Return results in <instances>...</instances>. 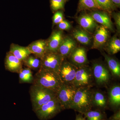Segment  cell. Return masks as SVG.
Masks as SVG:
<instances>
[{"instance_id": "obj_1", "label": "cell", "mask_w": 120, "mask_h": 120, "mask_svg": "<svg viewBox=\"0 0 120 120\" xmlns=\"http://www.w3.org/2000/svg\"><path fill=\"white\" fill-rule=\"evenodd\" d=\"M63 84L58 72L40 68L34 75L32 84L52 90L57 93Z\"/></svg>"}, {"instance_id": "obj_2", "label": "cell", "mask_w": 120, "mask_h": 120, "mask_svg": "<svg viewBox=\"0 0 120 120\" xmlns=\"http://www.w3.org/2000/svg\"><path fill=\"white\" fill-rule=\"evenodd\" d=\"M92 93L90 87L77 88L70 109L83 114L90 110L93 105Z\"/></svg>"}, {"instance_id": "obj_3", "label": "cell", "mask_w": 120, "mask_h": 120, "mask_svg": "<svg viewBox=\"0 0 120 120\" xmlns=\"http://www.w3.org/2000/svg\"><path fill=\"white\" fill-rule=\"evenodd\" d=\"M30 94L34 112L57 97V93L52 90L33 84L30 87Z\"/></svg>"}, {"instance_id": "obj_4", "label": "cell", "mask_w": 120, "mask_h": 120, "mask_svg": "<svg viewBox=\"0 0 120 120\" xmlns=\"http://www.w3.org/2000/svg\"><path fill=\"white\" fill-rule=\"evenodd\" d=\"M62 110L61 105L56 97L35 112L40 120H47L53 118Z\"/></svg>"}, {"instance_id": "obj_5", "label": "cell", "mask_w": 120, "mask_h": 120, "mask_svg": "<svg viewBox=\"0 0 120 120\" xmlns=\"http://www.w3.org/2000/svg\"><path fill=\"white\" fill-rule=\"evenodd\" d=\"M94 79L92 69L88 65H85L78 67L72 85L76 88L91 87Z\"/></svg>"}, {"instance_id": "obj_6", "label": "cell", "mask_w": 120, "mask_h": 120, "mask_svg": "<svg viewBox=\"0 0 120 120\" xmlns=\"http://www.w3.org/2000/svg\"><path fill=\"white\" fill-rule=\"evenodd\" d=\"M40 59L41 68L52 70L59 73L62 62L65 58L58 52L47 51Z\"/></svg>"}, {"instance_id": "obj_7", "label": "cell", "mask_w": 120, "mask_h": 120, "mask_svg": "<svg viewBox=\"0 0 120 120\" xmlns=\"http://www.w3.org/2000/svg\"><path fill=\"white\" fill-rule=\"evenodd\" d=\"M77 89L72 84L63 83L57 93V97L63 109H70Z\"/></svg>"}, {"instance_id": "obj_8", "label": "cell", "mask_w": 120, "mask_h": 120, "mask_svg": "<svg viewBox=\"0 0 120 120\" xmlns=\"http://www.w3.org/2000/svg\"><path fill=\"white\" fill-rule=\"evenodd\" d=\"M94 79L98 85L105 86L110 80V71L104 65L99 63H95L92 69Z\"/></svg>"}, {"instance_id": "obj_9", "label": "cell", "mask_w": 120, "mask_h": 120, "mask_svg": "<svg viewBox=\"0 0 120 120\" xmlns=\"http://www.w3.org/2000/svg\"><path fill=\"white\" fill-rule=\"evenodd\" d=\"M77 68L78 67L65 60V58L58 73L63 83L72 85Z\"/></svg>"}, {"instance_id": "obj_10", "label": "cell", "mask_w": 120, "mask_h": 120, "mask_svg": "<svg viewBox=\"0 0 120 120\" xmlns=\"http://www.w3.org/2000/svg\"><path fill=\"white\" fill-rule=\"evenodd\" d=\"M69 56L72 62V64L76 67L87 65V59L86 53L83 47H76Z\"/></svg>"}, {"instance_id": "obj_11", "label": "cell", "mask_w": 120, "mask_h": 120, "mask_svg": "<svg viewBox=\"0 0 120 120\" xmlns=\"http://www.w3.org/2000/svg\"><path fill=\"white\" fill-rule=\"evenodd\" d=\"M94 36L92 48L98 49L103 46L107 42L109 33L107 28L102 26L97 27Z\"/></svg>"}, {"instance_id": "obj_12", "label": "cell", "mask_w": 120, "mask_h": 120, "mask_svg": "<svg viewBox=\"0 0 120 120\" xmlns=\"http://www.w3.org/2000/svg\"><path fill=\"white\" fill-rule=\"evenodd\" d=\"M98 11L92 12L90 15L95 22L100 23L107 29L112 30V23L107 12Z\"/></svg>"}, {"instance_id": "obj_13", "label": "cell", "mask_w": 120, "mask_h": 120, "mask_svg": "<svg viewBox=\"0 0 120 120\" xmlns=\"http://www.w3.org/2000/svg\"><path fill=\"white\" fill-rule=\"evenodd\" d=\"M63 38L61 31L57 30L53 32L47 41V51L57 52Z\"/></svg>"}, {"instance_id": "obj_14", "label": "cell", "mask_w": 120, "mask_h": 120, "mask_svg": "<svg viewBox=\"0 0 120 120\" xmlns=\"http://www.w3.org/2000/svg\"><path fill=\"white\" fill-rule=\"evenodd\" d=\"M22 61L9 52L7 53L5 58V68L7 70L11 72L19 73L22 68Z\"/></svg>"}, {"instance_id": "obj_15", "label": "cell", "mask_w": 120, "mask_h": 120, "mask_svg": "<svg viewBox=\"0 0 120 120\" xmlns=\"http://www.w3.org/2000/svg\"><path fill=\"white\" fill-rule=\"evenodd\" d=\"M75 48L76 44L74 40L70 37H67L63 38L57 52L65 58L69 56Z\"/></svg>"}, {"instance_id": "obj_16", "label": "cell", "mask_w": 120, "mask_h": 120, "mask_svg": "<svg viewBox=\"0 0 120 120\" xmlns=\"http://www.w3.org/2000/svg\"><path fill=\"white\" fill-rule=\"evenodd\" d=\"M27 47L31 53L41 58L47 51V41L38 40L32 42Z\"/></svg>"}, {"instance_id": "obj_17", "label": "cell", "mask_w": 120, "mask_h": 120, "mask_svg": "<svg viewBox=\"0 0 120 120\" xmlns=\"http://www.w3.org/2000/svg\"><path fill=\"white\" fill-rule=\"evenodd\" d=\"M78 22L80 26L86 31H92L97 28L96 22L91 16L88 14H83L80 16Z\"/></svg>"}, {"instance_id": "obj_18", "label": "cell", "mask_w": 120, "mask_h": 120, "mask_svg": "<svg viewBox=\"0 0 120 120\" xmlns=\"http://www.w3.org/2000/svg\"><path fill=\"white\" fill-rule=\"evenodd\" d=\"M9 52L22 61H23L31 54L27 47L15 45H11Z\"/></svg>"}, {"instance_id": "obj_19", "label": "cell", "mask_w": 120, "mask_h": 120, "mask_svg": "<svg viewBox=\"0 0 120 120\" xmlns=\"http://www.w3.org/2000/svg\"><path fill=\"white\" fill-rule=\"evenodd\" d=\"M105 60L107 63L110 72L113 76L116 77L120 76V64L116 59L105 54H104Z\"/></svg>"}, {"instance_id": "obj_20", "label": "cell", "mask_w": 120, "mask_h": 120, "mask_svg": "<svg viewBox=\"0 0 120 120\" xmlns=\"http://www.w3.org/2000/svg\"><path fill=\"white\" fill-rule=\"evenodd\" d=\"M109 102L113 107H118L120 105V86H113L109 92Z\"/></svg>"}, {"instance_id": "obj_21", "label": "cell", "mask_w": 120, "mask_h": 120, "mask_svg": "<svg viewBox=\"0 0 120 120\" xmlns=\"http://www.w3.org/2000/svg\"><path fill=\"white\" fill-rule=\"evenodd\" d=\"M72 35L75 39L83 45H88L91 41L90 35L84 29H76L73 31Z\"/></svg>"}, {"instance_id": "obj_22", "label": "cell", "mask_w": 120, "mask_h": 120, "mask_svg": "<svg viewBox=\"0 0 120 120\" xmlns=\"http://www.w3.org/2000/svg\"><path fill=\"white\" fill-rule=\"evenodd\" d=\"M92 101L93 105L97 107L103 108L107 105V98L102 92L99 91L93 92Z\"/></svg>"}, {"instance_id": "obj_23", "label": "cell", "mask_w": 120, "mask_h": 120, "mask_svg": "<svg viewBox=\"0 0 120 120\" xmlns=\"http://www.w3.org/2000/svg\"><path fill=\"white\" fill-rule=\"evenodd\" d=\"M18 73L20 83H33L34 76L31 69L29 68H22Z\"/></svg>"}, {"instance_id": "obj_24", "label": "cell", "mask_w": 120, "mask_h": 120, "mask_svg": "<svg viewBox=\"0 0 120 120\" xmlns=\"http://www.w3.org/2000/svg\"><path fill=\"white\" fill-rule=\"evenodd\" d=\"M79 8L80 10H102L96 0H79Z\"/></svg>"}, {"instance_id": "obj_25", "label": "cell", "mask_w": 120, "mask_h": 120, "mask_svg": "<svg viewBox=\"0 0 120 120\" xmlns=\"http://www.w3.org/2000/svg\"><path fill=\"white\" fill-rule=\"evenodd\" d=\"M24 64L30 69L35 70L41 68V60L36 56H30L23 61Z\"/></svg>"}, {"instance_id": "obj_26", "label": "cell", "mask_w": 120, "mask_h": 120, "mask_svg": "<svg viewBox=\"0 0 120 120\" xmlns=\"http://www.w3.org/2000/svg\"><path fill=\"white\" fill-rule=\"evenodd\" d=\"M107 50L110 54L113 55L117 53L120 50V40L116 37L112 38L109 42Z\"/></svg>"}, {"instance_id": "obj_27", "label": "cell", "mask_w": 120, "mask_h": 120, "mask_svg": "<svg viewBox=\"0 0 120 120\" xmlns=\"http://www.w3.org/2000/svg\"><path fill=\"white\" fill-rule=\"evenodd\" d=\"M102 10L110 13L113 11L116 7L112 3L111 0H96Z\"/></svg>"}, {"instance_id": "obj_28", "label": "cell", "mask_w": 120, "mask_h": 120, "mask_svg": "<svg viewBox=\"0 0 120 120\" xmlns=\"http://www.w3.org/2000/svg\"><path fill=\"white\" fill-rule=\"evenodd\" d=\"M83 114L87 118V120H103V115L99 111L90 110Z\"/></svg>"}, {"instance_id": "obj_29", "label": "cell", "mask_w": 120, "mask_h": 120, "mask_svg": "<svg viewBox=\"0 0 120 120\" xmlns=\"http://www.w3.org/2000/svg\"><path fill=\"white\" fill-rule=\"evenodd\" d=\"M50 1L52 9L57 11L64 8L66 0H50Z\"/></svg>"}, {"instance_id": "obj_30", "label": "cell", "mask_w": 120, "mask_h": 120, "mask_svg": "<svg viewBox=\"0 0 120 120\" xmlns=\"http://www.w3.org/2000/svg\"><path fill=\"white\" fill-rule=\"evenodd\" d=\"M63 15L62 12L58 11L54 15L53 17V23L58 24L63 20Z\"/></svg>"}, {"instance_id": "obj_31", "label": "cell", "mask_w": 120, "mask_h": 120, "mask_svg": "<svg viewBox=\"0 0 120 120\" xmlns=\"http://www.w3.org/2000/svg\"><path fill=\"white\" fill-rule=\"evenodd\" d=\"M58 27L60 30H68L71 28L70 23L66 20H64L58 24Z\"/></svg>"}, {"instance_id": "obj_32", "label": "cell", "mask_w": 120, "mask_h": 120, "mask_svg": "<svg viewBox=\"0 0 120 120\" xmlns=\"http://www.w3.org/2000/svg\"><path fill=\"white\" fill-rule=\"evenodd\" d=\"M113 18L117 30L120 31V12L114 13L113 14Z\"/></svg>"}, {"instance_id": "obj_33", "label": "cell", "mask_w": 120, "mask_h": 120, "mask_svg": "<svg viewBox=\"0 0 120 120\" xmlns=\"http://www.w3.org/2000/svg\"><path fill=\"white\" fill-rule=\"evenodd\" d=\"M109 120H120V110L114 113L109 118Z\"/></svg>"}, {"instance_id": "obj_34", "label": "cell", "mask_w": 120, "mask_h": 120, "mask_svg": "<svg viewBox=\"0 0 120 120\" xmlns=\"http://www.w3.org/2000/svg\"><path fill=\"white\" fill-rule=\"evenodd\" d=\"M112 3L115 7L120 8V0H111Z\"/></svg>"}, {"instance_id": "obj_35", "label": "cell", "mask_w": 120, "mask_h": 120, "mask_svg": "<svg viewBox=\"0 0 120 120\" xmlns=\"http://www.w3.org/2000/svg\"><path fill=\"white\" fill-rule=\"evenodd\" d=\"M75 120H86V118H84L80 114L76 116V118Z\"/></svg>"}, {"instance_id": "obj_36", "label": "cell", "mask_w": 120, "mask_h": 120, "mask_svg": "<svg viewBox=\"0 0 120 120\" xmlns=\"http://www.w3.org/2000/svg\"></svg>"}]
</instances>
